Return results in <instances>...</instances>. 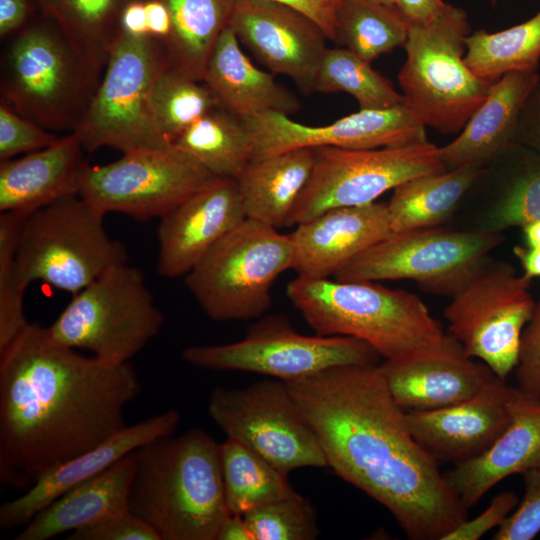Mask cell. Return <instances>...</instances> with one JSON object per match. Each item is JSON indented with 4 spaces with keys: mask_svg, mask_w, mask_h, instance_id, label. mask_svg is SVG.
Returning a JSON list of instances; mask_svg holds the SVG:
<instances>
[{
    "mask_svg": "<svg viewBox=\"0 0 540 540\" xmlns=\"http://www.w3.org/2000/svg\"><path fill=\"white\" fill-rule=\"evenodd\" d=\"M519 498L512 491H503L491 500L489 506L473 519H467L447 534L443 540H478L488 531L499 527L513 512Z\"/></svg>",
    "mask_w": 540,
    "mask_h": 540,
    "instance_id": "bcb514c9",
    "label": "cell"
},
{
    "mask_svg": "<svg viewBox=\"0 0 540 540\" xmlns=\"http://www.w3.org/2000/svg\"><path fill=\"white\" fill-rule=\"evenodd\" d=\"M181 355L196 368L252 372L285 382L337 365H377L381 357L370 344L355 337L300 334L280 314L258 318L242 340L189 346Z\"/></svg>",
    "mask_w": 540,
    "mask_h": 540,
    "instance_id": "7c38bea8",
    "label": "cell"
},
{
    "mask_svg": "<svg viewBox=\"0 0 540 540\" xmlns=\"http://www.w3.org/2000/svg\"><path fill=\"white\" fill-rule=\"evenodd\" d=\"M68 540H160L158 534L129 510L75 530Z\"/></svg>",
    "mask_w": 540,
    "mask_h": 540,
    "instance_id": "f6af8a7d",
    "label": "cell"
},
{
    "mask_svg": "<svg viewBox=\"0 0 540 540\" xmlns=\"http://www.w3.org/2000/svg\"><path fill=\"white\" fill-rule=\"evenodd\" d=\"M203 82L221 107L241 120L266 112L290 115L300 108L290 90L277 83L272 73L257 68L245 55L230 26L215 42Z\"/></svg>",
    "mask_w": 540,
    "mask_h": 540,
    "instance_id": "4316f807",
    "label": "cell"
},
{
    "mask_svg": "<svg viewBox=\"0 0 540 540\" xmlns=\"http://www.w3.org/2000/svg\"><path fill=\"white\" fill-rule=\"evenodd\" d=\"M208 412L227 437L247 445L285 474L302 467H328L285 381L216 387Z\"/></svg>",
    "mask_w": 540,
    "mask_h": 540,
    "instance_id": "9a60e30c",
    "label": "cell"
},
{
    "mask_svg": "<svg viewBox=\"0 0 540 540\" xmlns=\"http://www.w3.org/2000/svg\"><path fill=\"white\" fill-rule=\"evenodd\" d=\"M58 138L0 101V161L43 149Z\"/></svg>",
    "mask_w": 540,
    "mask_h": 540,
    "instance_id": "b9f144b4",
    "label": "cell"
},
{
    "mask_svg": "<svg viewBox=\"0 0 540 540\" xmlns=\"http://www.w3.org/2000/svg\"><path fill=\"white\" fill-rule=\"evenodd\" d=\"M286 383L327 466L383 505L409 539L443 540L468 519L378 364L337 365Z\"/></svg>",
    "mask_w": 540,
    "mask_h": 540,
    "instance_id": "6da1fadb",
    "label": "cell"
},
{
    "mask_svg": "<svg viewBox=\"0 0 540 540\" xmlns=\"http://www.w3.org/2000/svg\"><path fill=\"white\" fill-rule=\"evenodd\" d=\"M509 406L511 420L491 447L443 472L468 509L505 478L540 468V400L513 386Z\"/></svg>",
    "mask_w": 540,
    "mask_h": 540,
    "instance_id": "cb8c5ba5",
    "label": "cell"
},
{
    "mask_svg": "<svg viewBox=\"0 0 540 540\" xmlns=\"http://www.w3.org/2000/svg\"><path fill=\"white\" fill-rule=\"evenodd\" d=\"M166 66L160 42L121 33L87 111L73 131L84 151L110 147L128 153L173 145L159 131L151 101L154 82Z\"/></svg>",
    "mask_w": 540,
    "mask_h": 540,
    "instance_id": "9c48e42d",
    "label": "cell"
},
{
    "mask_svg": "<svg viewBox=\"0 0 540 540\" xmlns=\"http://www.w3.org/2000/svg\"><path fill=\"white\" fill-rule=\"evenodd\" d=\"M539 78L537 72H510L491 83L488 94L459 135L439 147L445 169L484 167L503 158L516 144L521 108Z\"/></svg>",
    "mask_w": 540,
    "mask_h": 540,
    "instance_id": "484cf974",
    "label": "cell"
},
{
    "mask_svg": "<svg viewBox=\"0 0 540 540\" xmlns=\"http://www.w3.org/2000/svg\"><path fill=\"white\" fill-rule=\"evenodd\" d=\"M239 42L272 73L313 91L327 50L326 35L308 16L270 0H237L229 25Z\"/></svg>",
    "mask_w": 540,
    "mask_h": 540,
    "instance_id": "d6986e66",
    "label": "cell"
},
{
    "mask_svg": "<svg viewBox=\"0 0 540 540\" xmlns=\"http://www.w3.org/2000/svg\"><path fill=\"white\" fill-rule=\"evenodd\" d=\"M29 323L0 351V481L23 491L127 425L142 384L127 363L84 356Z\"/></svg>",
    "mask_w": 540,
    "mask_h": 540,
    "instance_id": "7a4b0ae2",
    "label": "cell"
},
{
    "mask_svg": "<svg viewBox=\"0 0 540 540\" xmlns=\"http://www.w3.org/2000/svg\"><path fill=\"white\" fill-rule=\"evenodd\" d=\"M83 152L79 139L70 132L43 149L0 161V213L27 216L78 195L89 165Z\"/></svg>",
    "mask_w": 540,
    "mask_h": 540,
    "instance_id": "d4e9b609",
    "label": "cell"
},
{
    "mask_svg": "<svg viewBox=\"0 0 540 540\" xmlns=\"http://www.w3.org/2000/svg\"><path fill=\"white\" fill-rule=\"evenodd\" d=\"M134 451L72 487L35 515L15 540H47L129 510Z\"/></svg>",
    "mask_w": 540,
    "mask_h": 540,
    "instance_id": "83f0119b",
    "label": "cell"
},
{
    "mask_svg": "<svg viewBox=\"0 0 540 540\" xmlns=\"http://www.w3.org/2000/svg\"><path fill=\"white\" fill-rule=\"evenodd\" d=\"M242 121L250 136L252 160L301 148L375 149L428 141L426 126L404 104L360 109L323 126L304 125L277 112Z\"/></svg>",
    "mask_w": 540,
    "mask_h": 540,
    "instance_id": "e0dca14e",
    "label": "cell"
},
{
    "mask_svg": "<svg viewBox=\"0 0 540 540\" xmlns=\"http://www.w3.org/2000/svg\"><path fill=\"white\" fill-rule=\"evenodd\" d=\"M313 91L345 92L360 109H388L404 104L392 82L371 67V63L346 48H327L318 67Z\"/></svg>",
    "mask_w": 540,
    "mask_h": 540,
    "instance_id": "74e56055",
    "label": "cell"
},
{
    "mask_svg": "<svg viewBox=\"0 0 540 540\" xmlns=\"http://www.w3.org/2000/svg\"><path fill=\"white\" fill-rule=\"evenodd\" d=\"M172 144L216 177L236 180L252 160L244 122L222 107L199 118Z\"/></svg>",
    "mask_w": 540,
    "mask_h": 540,
    "instance_id": "d6a6232c",
    "label": "cell"
},
{
    "mask_svg": "<svg viewBox=\"0 0 540 540\" xmlns=\"http://www.w3.org/2000/svg\"><path fill=\"white\" fill-rule=\"evenodd\" d=\"M443 0H396L395 8L409 25L434 20L447 7Z\"/></svg>",
    "mask_w": 540,
    "mask_h": 540,
    "instance_id": "681fc988",
    "label": "cell"
},
{
    "mask_svg": "<svg viewBox=\"0 0 540 540\" xmlns=\"http://www.w3.org/2000/svg\"><path fill=\"white\" fill-rule=\"evenodd\" d=\"M43 17L53 22L72 46L103 72L119 39L121 16L139 0H35Z\"/></svg>",
    "mask_w": 540,
    "mask_h": 540,
    "instance_id": "1f68e13d",
    "label": "cell"
},
{
    "mask_svg": "<svg viewBox=\"0 0 540 540\" xmlns=\"http://www.w3.org/2000/svg\"><path fill=\"white\" fill-rule=\"evenodd\" d=\"M504 240L500 232L430 227L391 232L336 274L339 281L413 280L451 297Z\"/></svg>",
    "mask_w": 540,
    "mask_h": 540,
    "instance_id": "8fae6325",
    "label": "cell"
},
{
    "mask_svg": "<svg viewBox=\"0 0 540 540\" xmlns=\"http://www.w3.org/2000/svg\"><path fill=\"white\" fill-rule=\"evenodd\" d=\"M253 540H314L317 516L309 500L296 493L244 515Z\"/></svg>",
    "mask_w": 540,
    "mask_h": 540,
    "instance_id": "60d3db41",
    "label": "cell"
},
{
    "mask_svg": "<svg viewBox=\"0 0 540 540\" xmlns=\"http://www.w3.org/2000/svg\"><path fill=\"white\" fill-rule=\"evenodd\" d=\"M216 540H253L244 515L230 513L221 524Z\"/></svg>",
    "mask_w": 540,
    "mask_h": 540,
    "instance_id": "db71d44e",
    "label": "cell"
},
{
    "mask_svg": "<svg viewBox=\"0 0 540 540\" xmlns=\"http://www.w3.org/2000/svg\"><path fill=\"white\" fill-rule=\"evenodd\" d=\"M370 1L382 4V5L390 6V7H395V4H396V0H370Z\"/></svg>",
    "mask_w": 540,
    "mask_h": 540,
    "instance_id": "6f0895ef",
    "label": "cell"
},
{
    "mask_svg": "<svg viewBox=\"0 0 540 540\" xmlns=\"http://www.w3.org/2000/svg\"><path fill=\"white\" fill-rule=\"evenodd\" d=\"M521 228L525 238L526 246L540 248V220L527 223Z\"/></svg>",
    "mask_w": 540,
    "mask_h": 540,
    "instance_id": "9f6ffc18",
    "label": "cell"
},
{
    "mask_svg": "<svg viewBox=\"0 0 540 540\" xmlns=\"http://www.w3.org/2000/svg\"><path fill=\"white\" fill-rule=\"evenodd\" d=\"M466 12L448 4L434 20L409 25L406 59L398 73L404 105L425 126L460 132L485 100L490 82L466 65Z\"/></svg>",
    "mask_w": 540,
    "mask_h": 540,
    "instance_id": "8992f818",
    "label": "cell"
},
{
    "mask_svg": "<svg viewBox=\"0 0 540 540\" xmlns=\"http://www.w3.org/2000/svg\"><path fill=\"white\" fill-rule=\"evenodd\" d=\"M152 110L161 134L172 144L195 121L221 107L203 82L166 66L152 90Z\"/></svg>",
    "mask_w": 540,
    "mask_h": 540,
    "instance_id": "f35d334b",
    "label": "cell"
},
{
    "mask_svg": "<svg viewBox=\"0 0 540 540\" xmlns=\"http://www.w3.org/2000/svg\"><path fill=\"white\" fill-rule=\"evenodd\" d=\"M493 3H496L497 0H491Z\"/></svg>",
    "mask_w": 540,
    "mask_h": 540,
    "instance_id": "680465c9",
    "label": "cell"
},
{
    "mask_svg": "<svg viewBox=\"0 0 540 540\" xmlns=\"http://www.w3.org/2000/svg\"><path fill=\"white\" fill-rule=\"evenodd\" d=\"M379 367L394 401L405 412L466 401L496 376L448 333L432 345L385 359Z\"/></svg>",
    "mask_w": 540,
    "mask_h": 540,
    "instance_id": "ac0fdd59",
    "label": "cell"
},
{
    "mask_svg": "<svg viewBox=\"0 0 540 540\" xmlns=\"http://www.w3.org/2000/svg\"><path fill=\"white\" fill-rule=\"evenodd\" d=\"M129 511L160 540H216L230 514L220 444L193 428L162 436L134 450Z\"/></svg>",
    "mask_w": 540,
    "mask_h": 540,
    "instance_id": "3957f363",
    "label": "cell"
},
{
    "mask_svg": "<svg viewBox=\"0 0 540 540\" xmlns=\"http://www.w3.org/2000/svg\"><path fill=\"white\" fill-rule=\"evenodd\" d=\"M392 232L388 206L373 202L327 210L289 234L292 269L304 278H328Z\"/></svg>",
    "mask_w": 540,
    "mask_h": 540,
    "instance_id": "7402d4cb",
    "label": "cell"
},
{
    "mask_svg": "<svg viewBox=\"0 0 540 540\" xmlns=\"http://www.w3.org/2000/svg\"><path fill=\"white\" fill-rule=\"evenodd\" d=\"M171 17V35L163 45L169 68L203 81L221 32L229 25L237 0H160Z\"/></svg>",
    "mask_w": 540,
    "mask_h": 540,
    "instance_id": "4dcf8cb0",
    "label": "cell"
},
{
    "mask_svg": "<svg viewBox=\"0 0 540 540\" xmlns=\"http://www.w3.org/2000/svg\"><path fill=\"white\" fill-rule=\"evenodd\" d=\"M164 321L142 271L124 263L72 295L48 329L68 347L127 363L159 334Z\"/></svg>",
    "mask_w": 540,
    "mask_h": 540,
    "instance_id": "30bf717a",
    "label": "cell"
},
{
    "mask_svg": "<svg viewBox=\"0 0 540 540\" xmlns=\"http://www.w3.org/2000/svg\"><path fill=\"white\" fill-rule=\"evenodd\" d=\"M522 475L523 498L498 527L494 540H531L540 532V468Z\"/></svg>",
    "mask_w": 540,
    "mask_h": 540,
    "instance_id": "7bdbcfd3",
    "label": "cell"
},
{
    "mask_svg": "<svg viewBox=\"0 0 540 540\" xmlns=\"http://www.w3.org/2000/svg\"><path fill=\"white\" fill-rule=\"evenodd\" d=\"M215 177L172 145L88 165L79 195L104 214L116 212L145 221L162 217Z\"/></svg>",
    "mask_w": 540,
    "mask_h": 540,
    "instance_id": "2e32d148",
    "label": "cell"
},
{
    "mask_svg": "<svg viewBox=\"0 0 540 540\" xmlns=\"http://www.w3.org/2000/svg\"><path fill=\"white\" fill-rule=\"evenodd\" d=\"M145 1H134L126 6L121 16L123 33L136 37L150 36Z\"/></svg>",
    "mask_w": 540,
    "mask_h": 540,
    "instance_id": "f5cc1de1",
    "label": "cell"
},
{
    "mask_svg": "<svg viewBox=\"0 0 540 540\" xmlns=\"http://www.w3.org/2000/svg\"><path fill=\"white\" fill-rule=\"evenodd\" d=\"M290 6L313 20L336 43L337 15L342 0H270Z\"/></svg>",
    "mask_w": 540,
    "mask_h": 540,
    "instance_id": "c3c4849f",
    "label": "cell"
},
{
    "mask_svg": "<svg viewBox=\"0 0 540 540\" xmlns=\"http://www.w3.org/2000/svg\"><path fill=\"white\" fill-rule=\"evenodd\" d=\"M286 295L317 335L361 339L384 359L432 345L446 334L420 297L374 281L297 276Z\"/></svg>",
    "mask_w": 540,
    "mask_h": 540,
    "instance_id": "277c9868",
    "label": "cell"
},
{
    "mask_svg": "<svg viewBox=\"0 0 540 540\" xmlns=\"http://www.w3.org/2000/svg\"><path fill=\"white\" fill-rule=\"evenodd\" d=\"M292 263L289 234L246 218L185 275V285L214 321L258 319L271 306L274 281Z\"/></svg>",
    "mask_w": 540,
    "mask_h": 540,
    "instance_id": "ba28073f",
    "label": "cell"
},
{
    "mask_svg": "<svg viewBox=\"0 0 540 540\" xmlns=\"http://www.w3.org/2000/svg\"><path fill=\"white\" fill-rule=\"evenodd\" d=\"M515 141L517 145L540 153V71L538 81L519 113Z\"/></svg>",
    "mask_w": 540,
    "mask_h": 540,
    "instance_id": "7dc6e473",
    "label": "cell"
},
{
    "mask_svg": "<svg viewBox=\"0 0 540 540\" xmlns=\"http://www.w3.org/2000/svg\"><path fill=\"white\" fill-rule=\"evenodd\" d=\"M314 158V148H301L251 160L236 179L246 217L276 229L289 226Z\"/></svg>",
    "mask_w": 540,
    "mask_h": 540,
    "instance_id": "f1b7e54d",
    "label": "cell"
},
{
    "mask_svg": "<svg viewBox=\"0 0 540 540\" xmlns=\"http://www.w3.org/2000/svg\"><path fill=\"white\" fill-rule=\"evenodd\" d=\"M220 462L228 510L245 515L297 492L287 475L242 442L220 443Z\"/></svg>",
    "mask_w": 540,
    "mask_h": 540,
    "instance_id": "836d02e7",
    "label": "cell"
},
{
    "mask_svg": "<svg viewBox=\"0 0 540 540\" xmlns=\"http://www.w3.org/2000/svg\"><path fill=\"white\" fill-rule=\"evenodd\" d=\"M104 216L79 194L24 216L15 254L21 285L41 281L75 295L127 263L126 248L107 234Z\"/></svg>",
    "mask_w": 540,
    "mask_h": 540,
    "instance_id": "52a82bcc",
    "label": "cell"
},
{
    "mask_svg": "<svg viewBox=\"0 0 540 540\" xmlns=\"http://www.w3.org/2000/svg\"><path fill=\"white\" fill-rule=\"evenodd\" d=\"M530 282L506 262L486 261L444 310L448 334L502 379L517 366L521 336L533 313Z\"/></svg>",
    "mask_w": 540,
    "mask_h": 540,
    "instance_id": "4fadbf2b",
    "label": "cell"
},
{
    "mask_svg": "<svg viewBox=\"0 0 540 540\" xmlns=\"http://www.w3.org/2000/svg\"><path fill=\"white\" fill-rule=\"evenodd\" d=\"M409 24L395 7L370 0H342L336 43L368 62L404 46Z\"/></svg>",
    "mask_w": 540,
    "mask_h": 540,
    "instance_id": "8d00e7d4",
    "label": "cell"
},
{
    "mask_svg": "<svg viewBox=\"0 0 540 540\" xmlns=\"http://www.w3.org/2000/svg\"><path fill=\"white\" fill-rule=\"evenodd\" d=\"M513 386L495 376L476 395L448 407L406 412L417 443L438 463L454 465L483 454L511 420Z\"/></svg>",
    "mask_w": 540,
    "mask_h": 540,
    "instance_id": "44dd1931",
    "label": "cell"
},
{
    "mask_svg": "<svg viewBox=\"0 0 540 540\" xmlns=\"http://www.w3.org/2000/svg\"><path fill=\"white\" fill-rule=\"evenodd\" d=\"M24 216L0 213V351L29 324L24 315L21 285L15 254Z\"/></svg>",
    "mask_w": 540,
    "mask_h": 540,
    "instance_id": "ab89813d",
    "label": "cell"
},
{
    "mask_svg": "<svg viewBox=\"0 0 540 540\" xmlns=\"http://www.w3.org/2000/svg\"><path fill=\"white\" fill-rule=\"evenodd\" d=\"M515 377L522 392L540 400V301L535 302L532 316L521 336Z\"/></svg>",
    "mask_w": 540,
    "mask_h": 540,
    "instance_id": "ee69618b",
    "label": "cell"
},
{
    "mask_svg": "<svg viewBox=\"0 0 540 540\" xmlns=\"http://www.w3.org/2000/svg\"><path fill=\"white\" fill-rule=\"evenodd\" d=\"M181 416L176 409L126 426L99 446L44 474L25 492L0 506V527L25 526L35 515L72 487L103 472L143 444L173 434Z\"/></svg>",
    "mask_w": 540,
    "mask_h": 540,
    "instance_id": "603a6c76",
    "label": "cell"
},
{
    "mask_svg": "<svg viewBox=\"0 0 540 540\" xmlns=\"http://www.w3.org/2000/svg\"><path fill=\"white\" fill-rule=\"evenodd\" d=\"M513 253L519 260L523 273L528 279L540 277V248L516 246Z\"/></svg>",
    "mask_w": 540,
    "mask_h": 540,
    "instance_id": "11a10c76",
    "label": "cell"
},
{
    "mask_svg": "<svg viewBox=\"0 0 540 540\" xmlns=\"http://www.w3.org/2000/svg\"><path fill=\"white\" fill-rule=\"evenodd\" d=\"M149 35L162 45L166 44L171 35V17L168 9L160 0L145 1Z\"/></svg>",
    "mask_w": 540,
    "mask_h": 540,
    "instance_id": "816d5d0a",
    "label": "cell"
},
{
    "mask_svg": "<svg viewBox=\"0 0 540 540\" xmlns=\"http://www.w3.org/2000/svg\"><path fill=\"white\" fill-rule=\"evenodd\" d=\"M45 19L24 26L3 52L1 101L51 132L70 133L84 117L103 72Z\"/></svg>",
    "mask_w": 540,
    "mask_h": 540,
    "instance_id": "5b68a950",
    "label": "cell"
},
{
    "mask_svg": "<svg viewBox=\"0 0 540 540\" xmlns=\"http://www.w3.org/2000/svg\"><path fill=\"white\" fill-rule=\"evenodd\" d=\"M246 218L236 180L215 177L159 218L157 272L185 276Z\"/></svg>",
    "mask_w": 540,
    "mask_h": 540,
    "instance_id": "ffe728a7",
    "label": "cell"
},
{
    "mask_svg": "<svg viewBox=\"0 0 540 540\" xmlns=\"http://www.w3.org/2000/svg\"><path fill=\"white\" fill-rule=\"evenodd\" d=\"M465 63L479 78L494 82L510 72H537L540 63V12L523 23L466 39Z\"/></svg>",
    "mask_w": 540,
    "mask_h": 540,
    "instance_id": "e575fe53",
    "label": "cell"
},
{
    "mask_svg": "<svg viewBox=\"0 0 540 540\" xmlns=\"http://www.w3.org/2000/svg\"><path fill=\"white\" fill-rule=\"evenodd\" d=\"M496 199L476 229L502 233L540 220V153L515 145Z\"/></svg>",
    "mask_w": 540,
    "mask_h": 540,
    "instance_id": "d590c367",
    "label": "cell"
},
{
    "mask_svg": "<svg viewBox=\"0 0 540 540\" xmlns=\"http://www.w3.org/2000/svg\"><path fill=\"white\" fill-rule=\"evenodd\" d=\"M314 150L312 173L289 226L333 208L373 203L412 178L445 170L439 147L429 141L375 149Z\"/></svg>",
    "mask_w": 540,
    "mask_h": 540,
    "instance_id": "5bb4252c",
    "label": "cell"
},
{
    "mask_svg": "<svg viewBox=\"0 0 540 540\" xmlns=\"http://www.w3.org/2000/svg\"><path fill=\"white\" fill-rule=\"evenodd\" d=\"M29 16L27 0H0V36L20 31Z\"/></svg>",
    "mask_w": 540,
    "mask_h": 540,
    "instance_id": "f907efd6",
    "label": "cell"
},
{
    "mask_svg": "<svg viewBox=\"0 0 540 540\" xmlns=\"http://www.w3.org/2000/svg\"><path fill=\"white\" fill-rule=\"evenodd\" d=\"M485 172V167L462 166L400 184L387 203L392 232L440 226Z\"/></svg>",
    "mask_w": 540,
    "mask_h": 540,
    "instance_id": "f546056e",
    "label": "cell"
}]
</instances>
